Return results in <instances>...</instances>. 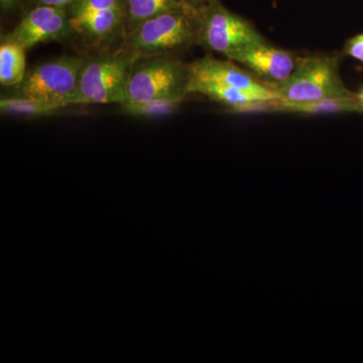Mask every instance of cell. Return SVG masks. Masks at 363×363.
Segmentation results:
<instances>
[{
  "label": "cell",
  "mask_w": 363,
  "mask_h": 363,
  "mask_svg": "<svg viewBox=\"0 0 363 363\" xmlns=\"http://www.w3.org/2000/svg\"><path fill=\"white\" fill-rule=\"evenodd\" d=\"M340 58L336 55L298 57L291 77L279 85L269 86L279 100L292 102L314 101L331 98L352 97L341 79Z\"/></svg>",
  "instance_id": "6da1fadb"
},
{
  "label": "cell",
  "mask_w": 363,
  "mask_h": 363,
  "mask_svg": "<svg viewBox=\"0 0 363 363\" xmlns=\"http://www.w3.org/2000/svg\"><path fill=\"white\" fill-rule=\"evenodd\" d=\"M267 42L257 28L218 0L198 9L197 43L225 58L252 45Z\"/></svg>",
  "instance_id": "7a4b0ae2"
},
{
  "label": "cell",
  "mask_w": 363,
  "mask_h": 363,
  "mask_svg": "<svg viewBox=\"0 0 363 363\" xmlns=\"http://www.w3.org/2000/svg\"><path fill=\"white\" fill-rule=\"evenodd\" d=\"M198 9L184 7L135 26L130 45L140 54H164L197 43Z\"/></svg>",
  "instance_id": "3957f363"
},
{
  "label": "cell",
  "mask_w": 363,
  "mask_h": 363,
  "mask_svg": "<svg viewBox=\"0 0 363 363\" xmlns=\"http://www.w3.org/2000/svg\"><path fill=\"white\" fill-rule=\"evenodd\" d=\"M133 66V57L125 56L85 63L71 105L125 104Z\"/></svg>",
  "instance_id": "277c9868"
},
{
  "label": "cell",
  "mask_w": 363,
  "mask_h": 363,
  "mask_svg": "<svg viewBox=\"0 0 363 363\" xmlns=\"http://www.w3.org/2000/svg\"><path fill=\"white\" fill-rule=\"evenodd\" d=\"M84 65L82 59L75 57H64L43 64L26 74L25 80L18 85V95L61 108L70 106Z\"/></svg>",
  "instance_id": "5b68a950"
},
{
  "label": "cell",
  "mask_w": 363,
  "mask_h": 363,
  "mask_svg": "<svg viewBox=\"0 0 363 363\" xmlns=\"http://www.w3.org/2000/svg\"><path fill=\"white\" fill-rule=\"evenodd\" d=\"M188 79V66L176 60L145 62L131 72L128 101L187 95Z\"/></svg>",
  "instance_id": "8992f818"
},
{
  "label": "cell",
  "mask_w": 363,
  "mask_h": 363,
  "mask_svg": "<svg viewBox=\"0 0 363 363\" xmlns=\"http://www.w3.org/2000/svg\"><path fill=\"white\" fill-rule=\"evenodd\" d=\"M250 71L269 86L285 82L292 75L298 57L288 50L274 47L269 42L252 45L234 52L228 58Z\"/></svg>",
  "instance_id": "52a82bcc"
},
{
  "label": "cell",
  "mask_w": 363,
  "mask_h": 363,
  "mask_svg": "<svg viewBox=\"0 0 363 363\" xmlns=\"http://www.w3.org/2000/svg\"><path fill=\"white\" fill-rule=\"evenodd\" d=\"M188 81L219 83L250 91L269 99H279L277 93L269 85L264 84L247 69L241 68L238 63L229 59L205 57L197 60L188 66Z\"/></svg>",
  "instance_id": "ba28073f"
},
{
  "label": "cell",
  "mask_w": 363,
  "mask_h": 363,
  "mask_svg": "<svg viewBox=\"0 0 363 363\" xmlns=\"http://www.w3.org/2000/svg\"><path fill=\"white\" fill-rule=\"evenodd\" d=\"M70 26L62 7L42 6L26 14L16 28L9 33L6 42H13L28 50L35 45L61 39Z\"/></svg>",
  "instance_id": "9c48e42d"
},
{
  "label": "cell",
  "mask_w": 363,
  "mask_h": 363,
  "mask_svg": "<svg viewBox=\"0 0 363 363\" xmlns=\"http://www.w3.org/2000/svg\"><path fill=\"white\" fill-rule=\"evenodd\" d=\"M279 113L322 116V114L362 113L357 96L331 98L314 101L292 102L272 100L271 111Z\"/></svg>",
  "instance_id": "30bf717a"
},
{
  "label": "cell",
  "mask_w": 363,
  "mask_h": 363,
  "mask_svg": "<svg viewBox=\"0 0 363 363\" xmlns=\"http://www.w3.org/2000/svg\"><path fill=\"white\" fill-rule=\"evenodd\" d=\"M187 93H197L218 102L227 107L231 113L255 102L274 100L240 88L206 81H188Z\"/></svg>",
  "instance_id": "8fae6325"
},
{
  "label": "cell",
  "mask_w": 363,
  "mask_h": 363,
  "mask_svg": "<svg viewBox=\"0 0 363 363\" xmlns=\"http://www.w3.org/2000/svg\"><path fill=\"white\" fill-rule=\"evenodd\" d=\"M26 49L13 42H4L0 47V83L11 87L25 80Z\"/></svg>",
  "instance_id": "7c38bea8"
},
{
  "label": "cell",
  "mask_w": 363,
  "mask_h": 363,
  "mask_svg": "<svg viewBox=\"0 0 363 363\" xmlns=\"http://www.w3.org/2000/svg\"><path fill=\"white\" fill-rule=\"evenodd\" d=\"M123 9H108L95 13L72 16L70 26L78 32L89 33L95 37L109 35L121 23Z\"/></svg>",
  "instance_id": "4fadbf2b"
},
{
  "label": "cell",
  "mask_w": 363,
  "mask_h": 363,
  "mask_svg": "<svg viewBox=\"0 0 363 363\" xmlns=\"http://www.w3.org/2000/svg\"><path fill=\"white\" fill-rule=\"evenodd\" d=\"M186 95L178 96L157 98V99L145 100V101H128L121 105L124 111L130 116L157 118L168 116L178 111Z\"/></svg>",
  "instance_id": "5bb4252c"
},
{
  "label": "cell",
  "mask_w": 363,
  "mask_h": 363,
  "mask_svg": "<svg viewBox=\"0 0 363 363\" xmlns=\"http://www.w3.org/2000/svg\"><path fill=\"white\" fill-rule=\"evenodd\" d=\"M189 6L182 0H128V21L131 25H140L143 21L159 16V14L177 11Z\"/></svg>",
  "instance_id": "9a60e30c"
},
{
  "label": "cell",
  "mask_w": 363,
  "mask_h": 363,
  "mask_svg": "<svg viewBox=\"0 0 363 363\" xmlns=\"http://www.w3.org/2000/svg\"><path fill=\"white\" fill-rule=\"evenodd\" d=\"M59 109H61V107L57 106V105L32 99V98L20 96V95L18 97L1 98L0 100V111L2 113L9 114V116H50L58 111Z\"/></svg>",
  "instance_id": "2e32d148"
},
{
  "label": "cell",
  "mask_w": 363,
  "mask_h": 363,
  "mask_svg": "<svg viewBox=\"0 0 363 363\" xmlns=\"http://www.w3.org/2000/svg\"><path fill=\"white\" fill-rule=\"evenodd\" d=\"M116 9H123L121 0H78L72 16H80V14Z\"/></svg>",
  "instance_id": "e0dca14e"
},
{
  "label": "cell",
  "mask_w": 363,
  "mask_h": 363,
  "mask_svg": "<svg viewBox=\"0 0 363 363\" xmlns=\"http://www.w3.org/2000/svg\"><path fill=\"white\" fill-rule=\"evenodd\" d=\"M343 52L363 64V33L350 38L344 45Z\"/></svg>",
  "instance_id": "ac0fdd59"
},
{
  "label": "cell",
  "mask_w": 363,
  "mask_h": 363,
  "mask_svg": "<svg viewBox=\"0 0 363 363\" xmlns=\"http://www.w3.org/2000/svg\"><path fill=\"white\" fill-rule=\"evenodd\" d=\"M40 1L42 4L64 9V7L70 6V4H76L78 0H40Z\"/></svg>",
  "instance_id": "d6986e66"
},
{
  "label": "cell",
  "mask_w": 363,
  "mask_h": 363,
  "mask_svg": "<svg viewBox=\"0 0 363 363\" xmlns=\"http://www.w3.org/2000/svg\"><path fill=\"white\" fill-rule=\"evenodd\" d=\"M184 4H188L189 6L194 7V9H199L205 4H208L210 0H182Z\"/></svg>",
  "instance_id": "ffe728a7"
},
{
  "label": "cell",
  "mask_w": 363,
  "mask_h": 363,
  "mask_svg": "<svg viewBox=\"0 0 363 363\" xmlns=\"http://www.w3.org/2000/svg\"><path fill=\"white\" fill-rule=\"evenodd\" d=\"M18 0H0V6L4 11L11 9L18 4Z\"/></svg>",
  "instance_id": "44dd1931"
},
{
  "label": "cell",
  "mask_w": 363,
  "mask_h": 363,
  "mask_svg": "<svg viewBox=\"0 0 363 363\" xmlns=\"http://www.w3.org/2000/svg\"><path fill=\"white\" fill-rule=\"evenodd\" d=\"M358 104H359L360 109H362L363 113V87L359 90V92L355 93Z\"/></svg>",
  "instance_id": "7402d4cb"
}]
</instances>
